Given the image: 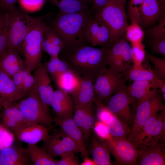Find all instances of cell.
<instances>
[{
    "label": "cell",
    "mask_w": 165,
    "mask_h": 165,
    "mask_svg": "<svg viewBox=\"0 0 165 165\" xmlns=\"http://www.w3.org/2000/svg\"><path fill=\"white\" fill-rule=\"evenodd\" d=\"M91 15L87 10L69 14L60 13L51 27L60 35L64 45L78 46L85 40V29Z\"/></svg>",
    "instance_id": "cell-1"
},
{
    "label": "cell",
    "mask_w": 165,
    "mask_h": 165,
    "mask_svg": "<svg viewBox=\"0 0 165 165\" xmlns=\"http://www.w3.org/2000/svg\"><path fill=\"white\" fill-rule=\"evenodd\" d=\"M70 56L71 62L85 77L92 80L107 68L109 46L101 48L87 46H76Z\"/></svg>",
    "instance_id": "cell-2"
},
{
    "label": "cell",
    "mask_w": 165,
    "mask_h": 165,
    "mask_svg": "<svg viewBox=\"0 0 165 165\" xmlns=\"http://www.w3.org/2000/svg\"><path fill=\"white\" fill-rule=\"evenodd\" d=\"M9 13L7 48L17 53L22 51L23 43L31 29L44 17L31 16L16 7Z\"/></svg>",
    "instance_id": "cell-3"
},
{
    "label": "cell",
    "mask_w": 165,
    "mask_h": 165,
    "mask_svg": "<svg viewBox=\"0 0 165 165\" xmlns=\"http://www.w3.org/2000/svg\"><path fill=\"white\" fill-rule=\"evenodd\" d=\"M37 22L26 37L22 46L24 54L25 69L28 73L35 70L41 64L42 42L46 32L51 27L43 23Z\"/></svg>",
    "instance_id": "cell-4"
},
{
    "label": "cell",
    "mask_w": 165,
    "mask_h": 165,
    "mask_svg": "<svg viewBox=\"0 0 165 165\" xmlns=\"http://www.w3.org/2000/svg\"><path fill=\"white\" fill-rule=\"evenodd\" d=\"M160 90L152 89L148 96L137 103L132 128L128 139L132 142L146 121L153 115L165 110Z\"/></svg>",
    "instance_id": "cell-5"
},
{
    "label": "cell",
    "mask_w": 165,
    "mask_h": 165,
    "mask_svg": "<svg viewBox=\"0 0 165 165\" xmlns=\"http://www.w3.org/2000/svg\"><path fill=\"white\" fill-rule=\"evenodd\" d=\"M121 73L111 68L103 70L94 79V86L97 100L104 104L114 94L127 87Z\"/></svg>",
    "instance_id": "cell-6"
},
{
    "label": "cell",
    "mask_w": 165,
    "mask_h": 165,
    "mask_svg": "<svg viewBox=\"0 0 165 165\" xmlns=\"http://www.w3.org/2000/svg\"><path fill=\"white\" fill-rule=\"evenodd\" d=\"M124 8L118 0H108L94 14L108 26L114 42L123 36L128 25Z\"/></svg>",
    "instance_id": "cell-7"
},
{
    "label": "cell",
    "mask_w": 165,
    "mask_h": 165,
    "mask_svg": "<svg viewBox=\"0 0 165 165\" xmlns=\"http://www.w3.org/2000/svg\"><path fill=\"white\" fill-rule=\"evenodd\" d=\"M17 104L27 122L47 127L54 122V119L46 109L34 87L28 97Z\"/></svg>",
    "instance_id": "cell-8"
},
{
    "label": "cell",
    "mask_w": 165,
    "mask_h": 165,
    "mask_svg": "<svg viewBox=\"0 0 165 165\" xmlns=\"http://www.w3.org/2000/svg\"><path fill=\"white\" fill-rule=\"evenodd\" d=\"M165 117L164 110L153 115L146 121L132 142L137 148L163 144L160 142V137L163 120Z\"/></svg>",
    "instance_id": "cell-9"
},
{
    "label": "cell",
    "mask_w": 165,
    "mask_h": 165,
    "mask_svg": "<svg viewBox=\"0 0 165 165\" xmlns=\"http://www.w3.org/2000/svg\"><path fill=\"white\" fill-rule=\"evenodd\" d=\"M101 141L108 148L115 158V165H135L138 149L134 144L127 138L113 137L108 141Z\"/></svg>",
    "instance_id": "cell-10"
},
{
    "label": "cell",
    "mask_w": 165,
    "mask_h": 165,
    "mask_svg": "<svg viewBox=\"0 0 165 165\" xmlns=\"http://www.w3.org/2000/svg\"><path fill=\"white\" fill-rule=\"evenodd\" d=\"M84 37L85 40L90 43L93 46H109L114 42L108 26L94 15H91L87 20Z\"/></svg>",
    "instance_id": "cell-11"
},
{
    "label": "cell",
    "mask_w": 165,
    "mask_h": 165,
    "mask_svg": "<svg viewBox=\"0 0 165 165\" xmlns=\"http://www.w3.org/2000/svg\"><path fill=\"white\" fill-rule=\"evenodd\" d=\"M136 103V101L129 95L125 88L113 95L105 105L113 115L129 125L133 118L131 105Z\"/></svg>",
    "instance_id": "cell-12"
},
{
    "label": "cell",
    "mask_w": 165,
    "mask_h": 165,
    "mask_svg": "<svg viewBox=\"0 0 165 165\" xmlns=\"http://www.w3.org/2000/svg\"><path fill=\"white\" fill-rule=\"evenodd\" d=\"M33 76L35 80L34 87L46 109L49 111L54 90L46 66L41 64L35 70Z\"/></svg>",
    "instance_id": "cell-13"
},
{
    "label": "cell",
    "mask_w": 165,
    "mask_h": 165,
    "mask_svg": "<svg viewBox=\"0 0 165 165\" xmlns=\"http://www.w3.org/2000/svg\"><path fill=\"white\" fill-rule=\"evenodd\" d=\"M16 138L28 144H36L46 141L49 134L47 127L42 125L25 122L13 132Z\"/></svg>",
    "instance_id": "cell-14"
},
{
    "label": "cell",
    "mask_w": 165,
    "mask_h": 165,
    "mask_svg": "<svg viewBox=\"0 0 165 165\" xmlns=\"http://www.w3.org/2000/svg\"><path fill=\"white\" fill-rule=\"evenodd\" d=\"M56 125L59 126L62 131L76 144L82 156L89 157L81 130L76 125L72 117L61 118L56 116L54 119Z\"/></svg>",
    "instance_id": "cell-15"
},
{
    "label": "cell",
    "mask_w": 165,
    "mask_h": 165,
    "mask_svg": "<svg viewBox=\"0 0 165 165\" xmlns=\"http://www.w3.org/2000/svg\"><path fill=\"white\" fill-rule=\"evenodd\" d=\"M24 97L12 79L0 71V106L4 108Z\"/></svg>",
    "instance_id": "cell-16"
},
{
    "label": "cell",
    "mask_w": 165,
    "mask_h": 165,
    "mask_svg": "<svg viewBox=\"0 0 165 165\" xmlns=\"http://www.w3.org/2000/svg\"><path fill=\"white\" fill-rule=\"evenodd\" d=\"M137 149L138 154L136 164H165V144L158 143L152 146L140 147Z\"/></svg>",
    "instance_id": "cell-17"
},
{
    "label": "cell",
    "mask_w": 165,
    "mask_h": 165,
    "mask_svg": "<svg viewBox=\"0 0 165 165\" xmlns=\"http://www.w3.org/2000/svg\"><path fill=\"white\" fill-rule=\"evenodd\" d=\"M165 0H144L141 12V26L154 25L165 15Z\"/></svg>",
    "instance_id": "cell-18"
},
{
    "label": "cell",
    "mask_w": 165,
    "mask_h": 165,
    "mask_svg": "<svg viewBox=\"0 0 165 165\" xmlns=\"http://www.w3.org/2000/svg\"><path fill=\"white\" fill-rule=\"evenodd\" d=\"M121 73L126 81L148 80L152 83L154 89H159L161 80L156 76L152 68L147 64H142L141 66H135L132 64Z\"/></svg>",
    "instance_id": "cell-19"
},
{
    "label": "cell",
    "mask_w": 165,
    "mask_h": 165,
    "mask_svg": "<svg viewBox=\"0 0 165 165\" xmlns=\"http://www.w3.org/2000/svg\"><path fill=\"white\" fill-rule=\"evenodd\" d=\"M50 106L56 116L72 117L74 107L72 98L68 94L59 89L54 90Z\"/></svg>",
    "instance_id": "cell-20"
},
{
    "label": "cell",
    "mask_w": 165,
    "mask_h": 165,
    "mask_svg": "<svg viewBox=\"0 0 165 165\" xmlns=\"http://www.w3.org/2000/svg\"><path fill=\"white\" fill-rule=\"evenodd\" d=\"M24 61L18 53L7 47L0 56V71L11 78L16 73L25 69Z\"/></svg>",
    "instance_id": "cell-21"
},
{
    "label": "cell",
    "mask_w": 165,
    "mask_h": 165,
    "mask_svg": "<svg viewBox=\"0 0 165 165\" xmlns=\"http://www.w3.org/2000/svg\"><path fill=\"white\" fill-rule=\"evenodd\" d=\"M1 165H28L32 164L26 148L9 147L0 153Z\"/></svg>",
    "instance_id": "cell-22"
},
{
    "label": "cell",
    "mask_w": 165,
    "mask_h": 165,
    "mask_svg": "<svg viewBox=\"0 0 165 165\" xmlns=\"http://www.w3.org/2000/svg\"><path fill=\"white\" fill-rule=\"evenodd\" d=\"M72 95L74 107L83 106L94 102L96 98L93 80L87 77L82 78L79 88Z\"/></svg>",
    "instance_id": "cell-23"
},
{
    "label": "cell",
    "mask_w": 165,
    "mask_h": 165,
    "mask_svg": "<svg viewBox=\"0 0 165 165\" xmlns=\"http://www.w3.org/2000/svg\"><path fill=\"white\" fill-rule=\"evenodd\" d=\"M149 43L154 53L162 54L165 51V15L155 25L147 31Z\"/></svg>",
    "instance_id": "cell-24"
},
{
    "label": "cell",
    "mask_w": 165,
    "mask_h": 165,
    "mask_svg": "<svg viewBox=\"0 0 165 165\" xmlns=\"http://www.w3.org/2000/svg\"><path fill=\"white\" fill-rule=\"evenodd\" d=\"M3 109L1 125L8 131L13 133L26 122L17 104L13 103Z\"/></svg>",
    "instance_id": "cell-25"
},
{
    "label": "cell",
    "mask_w": 165,
    "mask_h": 165,
    "mask_svg": "<svg viewBox=\"0 0 165 165\" xmlns=\"http://www.w3.org/2000/svg\"><path fill=\"white\" fill-rule=\"evenodd\" d=\"M97 165H113L111 152L107 146L97 138L93 137L89 149Z\"/></svg>",
    "instance_id": "cell-26"
},
{
    "label": "cell",
    "mask_w": 165,
    "mask_h": 165,
    "mask_svg": "<svg viewBox=\"0 0 165 165\" xmlns=\"http://www.w3.org/2000/svg\"><path fill=\"white\" fill-rule=\"evenodd\" d=\"M124 37L123 35L116 39L109 46L107 55V64L109 68L121 73L126 70L128 67L121 57Z\"/></svg>",
    "instance_id": "cell-27"
},
{
    "label": "cell",
    "mask_w": 165,
    "mask_h": 165,
    "mask_svg": "<svg viewBox=\"0 0 165 165\" xmlns=\"http://www.w3.org/2000/svg\"><path fill=\"white\" fill-rule=\"evenodd\" d=\"M82 78L69 69L58 75L54 79L59 90L72 94L79 88Z\"/></svg>",
    "instance_id": "cell-28"
},
{
    "label": "cell",
    "mask_w": 165,
    "mask_h": 165,
    "mask_svg": "<svg viewBox=\"0 0 165 165\" xmlns=\"http://www.w3.org/2000/svg\"><path fill=\"white\" fill-rule=\"evenodd\" d=\"M62 132L50 135L47 139L44 141L42 148L53 157L60 156L66 152V143L67 136Z\"/></svg>",
    "instance_id": "cell-29"
},
{
    "label": "cell",
    "mask_w": 165,
    "mask_h": 165,
    "mask_svg": "<svg viewBox=\"0 0 165 165\" xmlns=\"http://www.w3.org/2000/svg\"><path fill=\"white\" fill-rule=\"evenodd\" d=\"M64 44L60 35L51 27L44 35L42 49L51 57L58 56Z\"/></svg>",
    "instance_id": "cell-30"
},
{
    "label": "cell",
    "mask_w": 165,
    "mask_h": 165,
    "mask_svg": "<svg viewBox=\"0 0 165 165\" xmlns=\"http://www.w3.org/2000/svg\"><path fill=\"white\" fill-rule=\"evenodd\" d=\"M26 149L32 164L56 165L58 160L36 144H28Z\"/></svg>",
    "instance_id": "cell-31"
},
{
    "label": "cell",
    "mask_w": 165,
    "mask_h": 165,
    "mask_svg": "<svg viewBox=\"0 0 165 165\" xmlns=\"http://www.w3.org/2000/svg\"><path fill=\"white\" fill-rule=\"evenodd\" d=\"M151 89H154L152 83L145 80L133 81L126 88L129 95L136 101L137 103L146 98L150 94Z\"/></svg>",
    "instance_id": "cell-32"
},
{
    "label": "cell",
    "mask_w": 165,
    "mask_h": 165,
    "mask_svg": "<svg viewBox=\"0 0 165 165\" xmlns=\"http://www.w3.org/2000/svg\"><path fill=\"white\" fill-rule=\"evenodd\" d=\"M106 125L112 137L128 139L131 130L129 125L114 115L109 119Z\"/></svg>",
    "instance_id": "cell-33"
},
{
    "label": "cell",
    "mask_w": 165,
    "mask_h": 165,
    "mask_svg": "<svg viewBox=\"0 0 165 165\" xmlns=\"http://www.w3.org/2000/svg\"><path fill=\"white\" fill-rule=\"evenodd\" d=\"M59 9L60 13L69 14L87 10L86 2L77 0H49Z\"/></svg>",
    "instance_id": "cell-34"
},
{
    "label": "cell",
    "mask_w": 165,
    "mask_h": 165,
    "mask_svg": "<svg viewBox=\"0 0 165 165\" xmlns=\"http://www.w3.org/2000/svg\"><path fill=\"white\" fill-rule=\"evenodd\" d=\"M9 15L0 8V56L7 47Z\"/></svg>",
    "instance_id": "cell-35"
},
{
    "label": "cell",
    "mask_w": 165,
    "mask_h": 165,
    "mask_svg": "<svg viewBox=\"0 0 165 165\" xmlns=\"http://www.w3.org/2000/svg\"><path fill=\"white\" fill-rule=\"evenodd\" d=\"M94 103V102H92L90 106L81 130L86 144L88 142L90 134L97 121Z\"/></svg>",
    "instance_id": "cell-36"
},
{
    "label": "cell",
    "mask_w": 165,
    "mask_h": 165,
    "mask_svg": "<svg viewBox=\"0 0 165 165\" xmlns=\"http://www.w3.org/2000/svg\"><path fill=\"white\" fill-rule=\"evenodd\" d=\"M46 67L48 73L53 79L58 75L69 70L67 64L61 60L58 56L51 57Z\"/></svg>",
    "instance_id": "cell-37"
},
{
    "label": "cell",
    "mask_w": 165,
    "mask_h": 165,
    "mask_svg": "<svg viewBox=\"0 0 165 165\" xmlns=\"http://www.w3.org/2000/svg\"><path fill=\"white\" fill-rule=\"evenodd\" d=\"M125 33V37L131 44L142 42L144 37V32L141 26L135 22L128 25Z\"/></svg>",
    "instance_id": "cell-38"
},
{
    "label": "cell",
    "mask_w": 165,
    "mask_h": 165,
    "mask_svg": "<svg viewBox=\"0 0 165 165\" xmlns=\"http://www.w3.org/2000/svg\"><path fill=\"white\" fill-rule=\"evenodd\" d=\"M146 57L153 65L152 68L156 76L159 79L165 81V58L156 57L148 54Z\"/></svg>",
    "instance_id": "cell-39"
},
{
    "label": "cell",
    "mask_w": 165,
    "mask_h": 165,
    "mask_svg": "<svg viewBox=\"0 0 165 165\" xmlns=\"http://www.w3.org/2000/svg\"><path fill=\"white\" fill-rule=\"evenodd\" d=\"M144 0H130L128 12L131 23L135 22L141 26V8Z\"/></svg>",
    "instance_id": "cell-40"
},
{
    "label": "cell",
    "mask_w": 165,
    "mask_h": 165,
    "mask_svg": "<svg viewBox=\"0 0 165 165\" xmlns=\"http://www.w3.org/2000/svg\"><path fill=\"white\" fill-rule=\"evenodd\" d=\"M132 50L133 64L141 66L146 57L145 46L142 42L131 44Z\"/></svg>",
    "instance_id": "cell-41"
},
{
    "label": "cell",
    "mask_w": 165,
    "mask_h": 165,
    "mask_svg": "<svg viewBox=\"0 0 165 165\" xmlns=\"http://www.w3.org/2000/svg\"><path fill=\"white\" fill-rule=\"evenodd\" d=\"M93 130L97 138L102 141H108L113 137L110 134L106 124L99 121H96Z\"/></svg>",
    "instance_id": "cell-42"
},
{
    "label": "cell",
    "mask_w": 165,
    "mask_h": 165,
    "mask_svg": "<svg viewBox=\"0 0 165 165\" xmlns=\"http://www.w3.org/2000/svg\"><path fill=\"white\" fill-rule=\"evenodd\" d=\"M96 105V116L98 121L106 124L108 120L113 114L108 109L106 105L97 101L96 98L94 101Z\"/></svg>",
    "instance_id": "cell-43"
},
{
    "label": "cell",
    "mask_w": 165,
    "mask_h": 165,
    "mask_svg": "<svg viewBox=\"0 0 165 165\" xmlns=\"http://www.w3.org/2000/svg\"><path fill=\"white\" fill-rule=\"evenodd\" d=\"M92 102L83 106L74 107V114L72 118L76 125L81 130L84 119Z\"/></svg>",
    "instance_id": "cell-44"
},
{
    "label": "cell",
    "mask_w": 165,
    "mask_h": 165,
    "mask_svg": "<svg viewBox=\"0 0 165 165\" xmlns=\"http://www.w3.org/2000/svg\"><path fill=\"white\" fill-rule=\"evenodd\" d=\"M121 57L122 60L126 64L130 65L133 63L132 47L125 36L122 46Z\"/></svg>",
    "instance_id": "cell-45"
},
{
    "label": "cell",
    "mask_w": 165,
    "mask_h": 165,
    "mask_svg": "<svg viewBox=\"0 0 165 165\" xmlns=\"http://www.w3.org/2000/svg\"><path fill=\"white\" fill-rule=\"evenodd\" d=\"M72 152H66L60 156L61 159L58 160L56 165H79L78 159Z\"/></svg>",
    "instance_id": "cell-46"
},
{
    "label": "cell",
    "mask_w": 165,
    "mask_h": 165,
    "mask_svg": "<svg viewBox=\"0 0 165 165\" xmlns=\"http://www.w3.org/2000/svg\"><path fill=\"white\" fill-rule=\"evenodd\" d=\"M33 75L28 73L24 77L22 85V90L25 96L28 95L32 90L34 85Z\"/></svg>",
    "instance_id": "cell-47"
},
{
    "label": "cell",
    "mask_w": 165,
    "mask_h": 165,
    "mask_svg": "<svg viewBox=\"0 0 165 165\" xmlns=\"http://www.w3.org/2000/svg\"><path fill=\"white\" fill-rule=\"evenodd\" d=\"M28 73L25 69H22L14 74L12 78L15 85L22 92V88L23 80Z\"/></svg>",
    "instance_id": "cell-48"
},
{
    "label": "cell",
    "mask_w": 165,
    "mask_h": 165,
    "mask_svg": "<svg viewBox=\"0 0 165 165\" xmlns=\"http://www.w3.org/2000/svg\"><path fill=\"white\" fill-rule=\"evenodd\" d=\"M21 5L28 9L40 8L43 5L44 0H20Z\"/></svg>",
    "instance_id": "cell-49"
},
{
    "label": "cell",
    "mask_w": 165,
    "mask_h": 165,
    "mask_svg": "<svg viewBox=\"0 0 165 165\" xmlns=\"http://www.w3.org/2000/svg\"><path fill=\"white\" fill-rule=\"evenodd\" d=\"M17 0H0V8L4 10L10 12L15 8Z\"/></svg>",
    "instance_id": "cell-50"
},
{
    "label": "cell",
    "mask_w": 165,
    "mask_h": 165,
    "mask_svg": "<svg viewBox=\"0 0 165 165\" xmlns=\"http://www.w3.org/2000/svg\"><path fill=\"white\" fill-rule=\"evenodd\" d=\"M108 0H93V5L92 9L95 13L102 9L106 5Z\"/></svg>",
    "instance_id": "cell-51"
},
{
    "label": "cell",
    "mask_w": 165,
    "mask_h": 165,
    "mask_svg": "<svg viewBox=\"0 0 165 165\" xmlns=\"http://www.w3.org/2000/svg\"><path fill=\"white\" fill-rule=\"evenodd\" d=\"M84 158L83 161L80 164L81 165H97L95 162L89 157H86Z\"/></svg>",
    "instance_id": "cell-52"
},
{
    "label": "cell",
    "mask_w": 165,
    "mask_h": 165,
    "mask_svg": "<svg viewBox=\"0 0 165 165\" xmlns=\"http://www.w3.org/2000/svg\"><path fill=\"white\" fill-rule=\"evenodd\" d=\"M6 129L4 128L2 126H0V138L1 137L2 133Z\"/></svg>",
    "instance_id": "cell-53"
},
{
    "label": "cell",
    "mask_w": 165,
    "mask_h": 165,
    "mask_svg": "<svg viewBox=\"0 0 165 165\" xmlns=\"http://www.w3.org/2000/svg\"><path fill=\"white\" fill-rule=\"evenodd\" d=\"M122 6L125 8L126 4V0H118Z\"/></svg>",
    "instance_id": "cell-54"
},
{
    "label": "cell",
    "mask_w": 165,
    "mask_h": 165,
    "mask_svg": "<svg viewBox=\"0 0 165 165\" xmlns=\"http://www.w3.org/2000/svg\"><path fill=\"white\" fill-rule=\"evenodd\" d=\"M77 0L82 1L85 2H93V0Z\"/></svg>",
    "instance_id": "cell-55"
},
{
    "label": "cell",
    "mask_w": 165,
    "mask_h": 165,
    "mask_svg": "<svg viewBox=\"0 0 165 165\" xmlns=\"http://www.w3.org/2000/svg\"><path fill=\"white\" fill-rule=\"evenodd\" d=\"M1 165V162H0V165Z\"/></svg>",
    "instance_id": "cell-56"
},
{
    "label": "cell",
    "mask_w": 165,
    "mask_h": 165,
    "mask_svg": "<svg viewBox=\"0 0 165 165\" xmlns=\"http://www.w3.org/2000/svg\"><path fill=\"white\" fill-rule=\"evenodd\" d=\"M2 107H1L0 106V108H1Z\"/></svg>",
    "instance_id": "cell-57"
}]
</instances>
